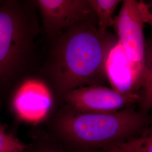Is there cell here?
<instances>
[{"label":"cell","mask_w":152,"mask_h":152,"mask_svg":"<svg viewBox=\"0 0 152 152\" xmlns=\"http://www.w3.org/2000/svg\"><path fill=\"white\" fill-rule=\"evenodd\" d=\"M66 29L60 38L54 63L55 76L61 91L100 86L108 81L107 60L117 38L102 34L88 19Z\"/></svg>","instance_id":"6da1fadb"},{"label":"cell","mask_w":152,"mask_h":152,"mask_svg":"<svg viewBox=\"0 0 152 152\" xmlns=\"http://www.w3.org/2000/svg\"><path fill=\"white\" fill-rule=\"evenodd\" d=\"M149 122L147 114L129 107L112 113L71 112L61 118L59 129L72 147L102 151L135 136Z\"/></svg>","instance_id":"7a4b0ae2"},{"label":"cell","mask_w":152,"mask_h":152,"mask_svg":"<svg viewBox=\"0 0 152 152\" xmlns=\"http://www.w3.org/2000/svg\"><path fill=\"white\" fill-rule=\"evenodd\" d=\"M144 15L138 0H124L120 12L110 27L116 33L129 61L138 91L144 69L146 42L144 34Z\"/></svg>","instance_id":"3957f363"},{"label":"cell","mask_w":152,"mask_h":152,"mask_svg":"<svg viewBox=\"0 0 152 152\" xmlns=\"http://www.w3.org/2000/svg\"><path fill=\"white\" fill-rule=\"evenodd\" d=\"M28 31L24 17L11 2L0 4V80L9 74L22 58Z\"/></svg>","instance_id":"277c9868"},{"label":"cell","mask_w":152,"mask_h":152,"mask_svg":"<svg viewBox=\"0 0 152 152\" xmlns=\"http://www.w3.org/2000/svg\"><path fill=\"white\" fill-rule=\"evenodd\" d=\"M65 100L76 112L112 113L139 102L137 93L124 95L113 88L102 86L78 87L65 93Z\"/></svg>","instance_id":"5b68a950"},{"label":"cell","mask_w":152,"mask_h":152,"mask_svg":"<svg viewBox=\"0 0 152 152\" xmlns=\"http://www.w3.org/2000/svg\"><path fill=\"white\" fill-rule=\"evenodd\" d=\"M47 32L56 34L94 12L89 0H36Z\"/></svg>","instance_id":"8992f818"},{"label":"cell","mask_w":152,"mask_h":152,"mask_svg":"<svg viewBox=\"0 0 152 152\" xmlns=\"http://www.w3.org/2000/svg\"><path fill=\"white\" fill-rule=\"evenodd\" d=\"M13 107L19 118L28 122L43 120L52 105L51 95L44 83L30 80L23 83L13 99Z\"/></svg>","instance_id":"52a82bcc"},{"label":"cell","mask_w":152,"mask_h":152,"mask_svg":"<svg viewBox=\"0 0 152 152\" xmlns=\"http://www.w3.org/2000/svg\"><path fill=\"white\" fill-rule=\"evenodd\" d=\"M106 72L108 81L115 91L126 95L137 93L129 61L118 41L109 53Z\"/></svg>","instance_id":"ba28073f"},{"label":"cell","mask_w":152,"mask_h":152,"mask_svg":"<svg viewBox=\"0 0 152 152\" xmlns=\"http://www.w3.org/2000/svg\"><path fill=\"white\" fill-rule=\"evenodd\" d=\"M145 23L151 26L152 35L148 42H146L144 69L138 91L140 90L139 94L140 112L147 114L152 109V13L148 14Z\"/></svg>","instance_id":"9c48e42d"},{"label":"cell","mask_w":152,"mask_h":152,"mask_svg":"<svg viewBox=\"0 0 152 152\" xmlns=\"http://www.w3.org/2000/svg\"><path fill=\"white\" fill-rule=\"evenodd\" d=\"M124 0H89L94 13L98 18L99 32L103 34L107 33L110 27L112 15L118 5Z\"/></svg>","instance_id":"30bf717a"},{"label":"cell","mask_w":152,"mask_h":152,"mask_svg":"<svg viewBox=\"0 0 152 152\" xmlns=\"http://www.w3.org/2000/svg\"><path fill=\"white\" fill-rule=\"evenodd\" d=\"M116 145L128 152H152V124L135 136Z\"/></svg>","instance_id":"8fae6325"},{"label":"cell","mask_w":152,"mask_h":152,"mask_svg":"<svg viewBox=\"0 0 152 152\" xmlns=\"http://www.w3.org/2000/svg\"><path fill=\"white\" fill-rule=\"evenodd\" d=\"M26 147L16 137L6 133L0 125V152H24Z\"/></svg>","instance_id":"7c38bea8"},{"label":"cell","mask_w":152,"mask_h":152,"mask_svg":"<svg viewBox=\"0 0 152 152\" xmlns=\"http://www.w3.org/2000/svg\"><path fill=\"white\" fill-rule=\"evenodd\" d=\"M24 152H67L60 147L53 144H41L29 150L26 147Z\"/></svg>","instance_id":"4fadbf2b"},{"label":"cell","mask_w":152,"mask_h":152,"mask_svg":"<svg viewBox=\"0 0 152 152\" xmlns=\"http://www.w3.org/2000/svg\"><path fill=\"white\" fill-rule=\"evenodd\" d=\"M100 152H128L125 149L121 148V147H118L117 145H112L110 147H107L105 149L101 151Z\"/></svg>","instance_id":"5bb4252c"},{"label":"cell","mask_w":152,"mask_h":152,"mask_svg":"<svg viewBox=\"0 0 152 152\" xmlns=\"http://www.w3.org/2000/svg\"><path fill=\"white\" fill-rule=\"evenodd\" d=\"M140 5L152 12V0H138Z\"/></svg>","instance_id":"9a60e30c"},{"label":"cell","mask_w":152,"mask_h":152,"mask_svg":"<svg viewBox=\"0 0 152 152\" xmlns=\"http://www.w3.org/2000/svg\"><path fill=\"white\" fill-rule=\"evenodd\" d=\"M5 2V1H4V0H0V4L2 3H4Z\"/></svg>","instance_id":"2e32d148"},{"label":"cell","mask_w":152,"mask_h":152,"mask_svg":"<svg viewBox=\"0 0 152 152\" xmlns=\"http://www.w3.org/2000/svg\"></svg>","instance_id":"e0dca14e"},{"label":"cell","mask_w":152,"mask_h":152,"mask_svg":"<svg viewBox=\"0 0 152 152\" xmlns=\"http://www.w3.org/2000/svg\"><path fill=\"white\" fill-rule=\"evenodd\" d=\"M0 125H1V124H0Z\"/></svg>","instance_id":"ac0fdd59"}]
</instances>
